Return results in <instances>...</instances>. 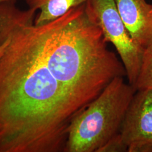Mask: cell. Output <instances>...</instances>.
<instances>
[{"instance_id":"obj_12","label":"cell","mask_w":152,"mask_h":152,"mask_svg":"<svg viewBox=\"0 0 152 152\" xmlns=\"http://www.w3.org/2000/svg\"><path fill=\"white\" fill-rule=\"evenodd\" d=\"M16 0H0V2H16Z\"/></svg>"},{"instance_id":"obj_1","label":"cell","mask_w":152,"mask_h":152,"mask_svg":"<svg viewBox=\"0 0 152 152\" xmlns=\"http://www.w3.org/2000/svg\"><path fill=\"white\" fill-rule=\"evenodd\" d=\"M34 24L12 28L0 58V152H64L80 113L47 65Z\"/></svg>"},{"instance_id":"obj_13","label":"cell","mask_w":152,"mask_h":152,"mask_svg":"<svg viewBox=\"0 0 152 152\" xmlns=\"http://www.w3.org/2000/svg\"><path fill=\"white\" fill-rule=\"evenodd\" d=\"M151 13H152V10H151Z\"/></svg>"},{"instance_id":"obj_2","label":"cell","mask_w":152,"mask_h":152,"mask_svg":"<svg viewBox=\"0 0 152 152\" xmlns=\"http://www.w3.org/2000/svg\"><path fill=\"white\" fill-rule=\"evenodd\" d=\"M34 28L50 70L80 112L114 78L126 76L122 62L109 50L85 2Z\"/></svg>"},{"instance_id":"obj_10","label":"cell","mask_w":152,"mask_h":152,"mask_svg":"<svg viewBox=\"0 0 152 152\" xmlns=\"http://www.w3.org/2000/svg\"><path fill=\"white\" fill-rule=\"evenodd\" d=\"M128 152H152V142H140L128 147Z\"/></svg>"},{"instance_id":"obj_6","label":"cell","mask_w":152,"mask_h":152,"mask_svg":"<svg viewBox=\"0 0 152 152\" xmlns=\"http://www.w3.org/2000/svg\"><path fill=\"white\" fill-rule=\"evenodd\" d=\"M131 37L145 49L152 44V5L145 0H114Z\"/></svg>"},{"instance_id":"obj_8","label":"cell","mask_w":152,"mask_h":152,"mask_svg":"<svg viewBox=\"0 0 152 152\" xmlns=\"http://www.w3.org/2000/svg\"><path fill=\"white\" fill-rule=\"evenodd\" d=\"M134 88L136 91L152 88V44L144 50L141 69Z\"/></svg>"},{"instance_id":"obj_5","label":"cell","mask_w":152,"mask_h":152,"mask_svg":"<svg viewBox=\"0 0 152 152\" xmlns=\"http://www.w3.org/2000/svg\"><path fill=\"white\" fill-rule=\"evenodd\" d=\"M120 133L128 147L140 142H152V88L136 91Z\"/></svg>"},{"instance_id":"obj_11","label":"cell","mask_w":152,"mask_h":152,"mask_svg":"<svg viewBox=\"0 0 152 152\" xmlns=\"http://www.w3.org/2000/svg\"><path fill=\"white\" fill-rule=\"evenodd\" d=\"M8 43H9V41L7 39H6L5 41L0 44V58L4 54Z\"/></svg>"},{"instance_id":"obj_7","label":"cell","mask_w":152,"mask_h":152,"mask_svg":"<svg viewBox=\"0 0 152 152\" xmlns=\"http://www.w3.org/2000/svg\"><path fill=\"white\" fill-rule=\"evenodd\" d=\"M28 8L39 10L34 24L41 26L64 15L72 8L87 0H24Z\"/></svg>"},{"instance_id":"obj_4","label":"cell","mask_w":152,"mask_h":152,"mask_svg":"<svg viewBox=\"0 0 152 152\" xmlns=\"http://www.w3.org/2000/svg\"><path fill=\"white\" fill-rule=\"evenodd\" d=\"M86 10L107 42L114 46L125 67L128 82L135 87L144 49L135 43L126 28L114 0H87Z\"/></svg>"},{"instance_id":"obj_9","label":"cell","mask_w":152,"mask_h":152,"mask_svg":"<svg viewBox=\"0 0 152 152\" xmlns=\"http://www.w3.org/2000/svg\"><path fill=\"white\" fill-rule=\"evenodd\" d=\"M128 152V146L120 133L111 137L97 152Z\"/></svg>"},{"instance_id":"obj_3","label":"cell","mask_w":152,"mask_h":152,"mask_svg":"<svg viewBox=\"0 0 152 152\" xmlns=\"http://www.w3.org/2000/svg\"><path fill=\"white\" fill-rule=\"evenodd\" d=\"M124 78H114L72 120L64 152H97L111 137L120 133L136 91Z\"/></svg>"}]
</instances>
